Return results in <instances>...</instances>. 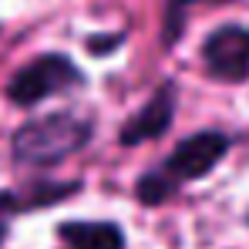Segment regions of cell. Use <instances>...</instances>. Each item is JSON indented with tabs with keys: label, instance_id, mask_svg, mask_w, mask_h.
Wrapping results in <instances>:
<instances>
[{
	"label": "cell",
	"instance_id": "6da1fadb",
	"mask_svg": "<svg viewBox=\"0 0 249 249\" xmlns=\"http://www.w3.org/2000/svg\"><path fill=\"white\" fill-rule=\"evenodd\" d=\"M94 135V122L81 111H51L27 118L14 131L10 155L24 168H51L78 155Z\"/></svg>",
	"mask_w": 249,
	"mask_h": 249
},
{
	"label": "cell",
	"instance_id": "7a4b0ae2",
	"mask_svg": "<svg viewBox=\"0 0 249 249\" xmlns=\"http://www.w3.org/2000/svg\"><path fill=\"white\" fill-rule=\"evenodd\" d=\"M88 81L84 71L68 57V54H41L34 61H27L7 84V98L20 108H34L54 94L74 91Z\"/></svg>",
	"mask_w": 249,
	"mask_h": 249
},
{
	"label": "cell",
	"instance_id": "3957f363",
	"mask_svg": "<svg viewBox=\"0 0 249 249\" xmlns=\"http://www.w3.org/2000/svg\"><path fill=\"white\" fill-rule=\"evenodd\" d=\"M229 148H232V138L226 131H196V135L182 138L159 168L175 185L196 182V178H206L209 172L229 155Z\"/></svg>",
	"mask_w": 249,
	"mask_h": 249
},
{
	"label": "cell",
	"instance_id": "277c9868",
	"mask_svg": "<svg viewBox=\"0 0 249 249\" xmlns=\"http://www.w3.org/2000/svg\"><path fill=\"white\" fill-rule=\"evenodd\" d=\"M202 64L215 81L239 84L249 78V27L222 24L202 41Z\"/></svg>",
	"mask_w": 249,
	"mask_h": 249
},
{
	"label": "cell",
	"instance_id": "5b68a950",
	"mask_svg": "<svg viewBox=\"0 0 249 249\" xmlns=\"http://www.w3.org/2000/svg\"><path fill=\"white\" fill-rule=\"evenodd\" d=\"M175 105H178L175 81H162L155 88V94L122 124L118 142L124 148H135V145H145V142H155V138L168 135V128L175 122Z\"/></svg>",
	"mask_w": 249,
	"mask_h": 249
},
{
	"label": "cell",
	"instance_id": "8992f818",
	"mask_svg": "<svg viewBox=\"0 0 249 249\" xmlns=\"http://www.w3.org/2000/svg\"><path fill=\"white\" fill-rule=\"evenodd\" d=\"M81 189V182H37V185H27L20 192H0V209L3 212H27V209H47L54 202H64L71 199L74 192Z\"/></svg>",
	"mask_w": 249,
	"mask_h": 249
},
{
	"label": "cell",
	"instance_id": "52a82bcc",
	"mask_svg": "<svg viewBox=\"0 0 249 249\" xmlns=\"http://www.w3.org/2000/svg\"><path fill=\"white\" fill-rule=\"evenodd\" d=\"M68 249H124V232L115 222H64L57 229Z\"/></svg>",
	"mask_w": 249,
	"mask_h": 249
},
{
	"label": "cell",
	"instance_id": "ba28073f",
	"mask_svg": "<svg viewBox=\"0 0 249 249\" xmlns=\"http://www.w3.org/2000/svg\"><path fill=\"white\" fill-rule=\"evenodd\" d=\"M175 192H178V185L168 178L162 168H148V172L135 182V199H138L142 206H162Z\"/></svg>",
	"mask_w": 249,
	"mask_h": 249
},
{
	"label": "cell",
	"instance_id": "9c48e42d",
	"mask_svg": "<svg viewBox=\"0 0 249 249\" xmlns=\"http://www.w3.org/2000/svg\"><path fill=\"white\" fill-rule=\"evenodd\" d=\"M196 3H202V0H165V14H162V44L165 47H175L178 37L185 34V17Z\"/></svg>",
	"mask_w": 249,
	"mask_h": 249
},
{
	"label": "cell",
	"instance_id": "30bf717a",
	"mask_svg": "<svg viewBox=\"0 0 249 249\" xmlns=\"http://www.w3.org/2000/svg\"><path fill=\"white\" fill-rule=\"evenodd\" d=\"M122 44H124V34H94V37H88V51L94 57H105V54L118 51Z\"/></svg>",
	"mask_w": 249,
	"mask_h": 249
},
{
	"label": "cell",
	"instance_id": "8fae6325",
	"mask_svg": "<svg viewBox=\"0 0 249 249\" xmlns=\"http://www.w3.org/2000/svg\"><path fill=\"white\" fill-rule=\"evenodd\" d=\"M3 236H7V229H3V226H0V243H3Z\"/></svg>",
	"mask_w": 249,
	"mask_h": 249
}]
</instances>
